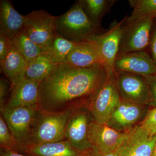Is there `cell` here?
I'll return each instance as SVG.
<instances>
[{
  "label": "cell",
  "instance_id": "cell-18",
  "mask_svg": "<svg viewBox=\"0 0 156 156\" xmlns=\"http://www.w3.org/2000/svg\"><path fill=\"white\" fill-rule=\"evenodd\" d=\"M65 63L81 68L102 65L97 50L88 41L78 43L67 56Z\"/></svg>",
  "mask_w": 156,
  "mask_h": 156
},
{
  "label": "cell",
  "instance_id": "cell-10",
  "mask_svg": "<svg viewBox=\"0 0 156 156\" xmlns=\"http://www.w3.org/2000/svg\"><path fill=\"white\" fill-rule=\"evenodd\" d=\"M118 89L121 99L150 107V91L145 78L126 72H117Z\"/></svg>",
  "mask_w": 156,
  "mask_h": 156
},
{
  "label": "cell",
  "instance_id": "cell-33",
  "mask_svg": "<svg viewBox=\"0 0 156 156\" xmlns=\"http://www.w3.org/2000/svg\"><path fill=\"white\" fill-rule=\"evenodd\" d=\"M151 156H156V143L154 147L153 151L152 154Z\"/></svg>",
  "mask_w": 156,
  "mask_h": 156
},
{
  "label": "cell",
  "instance_id": "cell-32",
  "mask_svg": "<svg viewBox=\"0 0 156 156\" xmlns=\"http://www.w3.org/2000/svg\"><path fill=\"white\" fill-rule=\"evenodd\" d=\"M151 51L152 58L156 65V29L154 31L151 41Z\"/></svg>",
  "mask_w": 156,
  "mask_h": 156
},
{
  "label": "cell",
  "instance_id": "cell-9",
  "mask_svg": "<svg viewBox=\"0 0 156 156\" xmlns=\"http://www.w3.org/2000/svg\"><path fill=\"white\" fill-rule=\"evenodd\" d=\"M93 120L88 105L74 108L68 119L66 126V139L82 152H86L92 148L88 132L90 123Z\"/></svg>",
  "mask_w": 156,
  "mask_h": 156
},
{
  "label": "cell",
  "instance_id": "cell-2",
  "mask_svg": "<svg viewBox=\"0 0 156 156\" xmlns=\"http://www.w3.org/2000/svg\"><path fill=\"white\" fill-rule=\"evenodd\" d=\"M55 22L59 35L76 43L85 41L99 33V27L89 19L78 1L64 14L56 16Z\"/></svg>",
  "mask_w": 156,
  "mask_h": 156
},
{
  "label": "cell",
  "instance_id": "cell-31",
  "mask_svg": "<svg viewBox=\"0 0 156 156\" xmlns=\"http://www.w3.org/2000/svg\"><path fill=\"white\" fill-rule=\"evenodd\" d=\"M0 156H32L29 155L23 154L13 150L5 148H0Z\"/></svg>",
  "mask_w": 156,
  "mask_h": 156
},
{
  "label": "cell",
  "instance_id": "cell-14",
  "mask_svg": "<svg viewBox=\"0 0 156 156\" xmlns=\"http://www.w3.org/2000/svg\"><path fill=\"white\" fill-rule=\"evenodd\" d=\"M115 69L117 72L131 73L144 77L156 74V65L144 50L117 56Z\"/></svg>",
  "mask_w": 156,
  "mask_h": 156
},
{
  "label": "cell",
  "instance_id": "cell-24",
  "mask_svg": "<svg viewBox=\"0 0 156 156\" xmlns=\"http://www.w3.org/2000/svg\"><path fill=\"white\" fill-rule=\"evenodd\" d=\"M133 11L130 17L144 16L156 17V0H131L128 1Z\"/></svg>",
  "mask_w": 156,
  "mask_h": 156
},
{
  "label": "cell",
  "instance_id": "cell-30",
  "mask_svg": "<svg viewBox=\"0 0 156 156\" xmlns=\"http://www.w3.org/2000/svg\"><path fill=\"white\" fill-rule=\"evenodd\" d=\"M86 156H118V155L116 151L110 153H103L92 147L89 151L86 152Z\"/></svg>",
  "mask_w": 156,
  "mask_h": 156
},
{
  "label": "cell",
  "instance_id": "cell-3",
  "mask_svg": "<svg viewBox=\"0 0 156 156\" xmlns=\"http://www.w3.org/2000/svg\"><path fill=\"white\" fill-rule=\"evenodd\" d=\"M72 110L60 112H48L39 110L28 145L25 147L66 140V126Z\"/></svg>",
  "mask_w": 156,
  "mask_h": 156
},
{
  "label": "cell",
  "instance_id": "cell-12",
  "mask_svg": "<svg viewBox=\"0 0 156 156\" xmlns=\"http://www.w3.org/2000/svg\"><path fill=\"white\" fill-rule=\"evenodd\" d=\"M128 132L117 131L106 124L94 120L89 126L88 137L92 147L103 153L116 151L128 135Z\"/></svg>",
  "mask_w": 156,
  "mask_h": 156
},
{
  "label": "cell",
  "instance_id": "cell-17",
  "mask_svg": "<svg viewBox=\"0 0 156 156\" xmlns=\"http://www.w3.org/2000/svg\"><path fill=\"white\" fill-rule=\"evenodd\" d=\"M73 146L67 140L27 147L20 153L32 156H86Z\"/></svg>",
  "mask_w": 156,
  "mask_h": 156
},
{
  "label": "cell",
  "instance_id": "cell-25",
  "mask_svg": "<svg viewBox=\"0 0 156 156\" xmlns=\"http://www.w3.org/2000/svg\"><path fill=\"white\" fill-rule=\"evenodd\" d=\"M0 146L2 148L17 151V141L6 122L1 115L0 116Z\"/></svg>",
  "mask_w": 156,
  "mask_h": 156
},
{
  "label": "cell",
  "instance_id": "cell-6",
  "mask_svg": "<svg viewBox=\"0 0 156 156\" xmlns=\"http://www.w3.org/2000/svg\"><path fill=\"white\" fill-rule=\"evenodd\" d=\"M127 18L121 22H115L104 33H98L87 41L91 43L97 50L101 64L108 74L115 71V64L122 38L123 24Z\"/></svg>",
  "mask_w": 156,
  "mask_h": 156
},
{
  "label": "cell",
  "instance_id": "cell-4",
  "mask_svg": "<svg viewBox=\"0 0 156 156\" xmlns=\"http://www.w3.org/2000/svg\"><path fill=\"white\" fill-rule=\"evenodd\" d=\"M121 100L117 84L116 72L108 74L103 83L88 104L94 121L100 124H107Z\"/></svg>",
  "mask_w": 156,
  "mask_h": 156
},
{
  "label": "cell",
  "instance_id": "cell-27",
  "mask_svg": "<svg viewBox=\"0 0 156 156\" xmlns=\"http://www.w3.org/2000/svg\"><path fill=\"white\" fill-rule=\"evenodd\" d=\"M9 82L3 78L0 79V110L5 106L9 92Z\"/></svg>",
  "mask_w": 156,
  "mask_h": 156
},
{
  "label": "cell",
  "instance_id": "cell-5",
  "mask_svg": "<svg viewBox=\"0 0 156 156\" xmlns=\"http://www.w3.org/2000/svg\"><path fill=\"white\" fill-rule=\"evenodd\" d=\"M38 111V108L30 107L4 108L1 110V115L17 141L18 152L28 145Z\"/></svg>",
  "mask_w": 156,
  "mask_h": 156
},
{
  "label": "cell",
  "instance_id": "cell-11",
  "mask_svg": "<svg viewBox=\"0 0 156 156\" xmlns=\"http://www.w3.org/2000/svg\"><path fill=\"white\" fill-rule=\"evenodd\" d=\"M149 108L122 100L106 124L120 132H128L142 122Z\"/></svg>",
  "mask_w": 156,
  "mask_h": 156
},
{
  "label": "cell",
  "instance_id": "cell-22",
  "mask_svg": "<svg viewBox=\"0 0 156 156\" xmlns=\"http://www.w3.org/2000/svg\"><path fill=\"white\" fill-rule=\"evenodd\" d=\"M80 4L89 19L99 27L101 19L115 1L107 0H80Z\"/></svg>",
  "mask_w": 156,
  "mask_h": 156
},
{
  "label": "cell",
  "instance_id": "cell-20",
  "mask_svg": "<svg viewBox=\"0 0 156 156\" xmlns=\"http://www.w3.org/2000/svg\"><path fill=\"white\" fill-rule=\"evenodd\" d=\"M78 43L64 38L57 34L50 45L42 48V54L54 64L65 63L67 56Z\"/></svg>",
  "mask_w": 156,
  "mask_h": 156
},
{
  "label": "cell",
  "instance_id": "cell-28",
  "mask_svg": "<svg viewBox=\"0 0 156 156\" xmlns=\"http://www.w3.org/2000/svg\"><path fill=\"white\" fill-rule=\"evenodd\" d=\"M11 45V41L5 36L0 34V64L5 60Z\"/></svg>",
  "mask_w": 156,
  "mask_h": 156
},
{
  "label": "cell",
  "instance_id": "cell-16",
  "mask_svg": "<svg viewBox=\"0 0 156 156\" xmlns=\"http://www.w3.org/2000/svg\"><path fill=\"white\" fill-rule=\"evenodd\" d=\"M26 15H21L9 0L0 1V34L12 40L22 31Z\"/></svg>",
  "mask_w": 156,
  "mask_h": 156
},
{
  "label": "cell",
  "instance_id": "cell-15",
  "mask_svg": "<svg viewBox=\"0 0 156 156\" xmlns=\"http://www.w3.org/2000/svg\"><path fill=\"white\" fill-rule=\"evenodd\" d=\"M40 83L21 78L11 84V95L4 108L30 107L38 108Z\"/></svg>",
  "mask_w": 156,
  "mask_h": 156
},
{
  "label": "cell",
  "instance_id": "cell-19",
  "mask_svg": "<svg viewBox=\"0 0 156 156\" xmlns=\"http://www.w3.org/2000/svg\"><path fill=\"white\" fill-rule=\"evenodd\" d=\"M28 64L24 57L11 44L5 58L1 65V70L11 85L22 78Z\"/></svg>",
  "mask_w": 156,
  "mask_h": 156
},
{
  "label": "cell",
  "instance_id": "cell-7",
  "mask_svg": "<svg viewBox=\"0 0 156 156\" xmlns=\"http://www.w3.org/2000/svg\"><path fill=\"white\" fill-rule=\"evenodd\" d=\"M154 18L144 16L127 18L118 56L144 50L149 44Z\"/></svg>",
  "mask_w": 156,
  "mask_h": 156
},
{
  "label": "cell",
  "instance_id": "cell-13",
  "mask_svg": "<svg viewBox=\"0 0 156 156\" xmlns=\"http://www.w3.org/2000/svg\"><path fill=\"white\" fill-rule=\"evenodd\" d=\"M156 143V135H151L140 124L128 131L116 153L118 156H151Z\"/></svg>",
  "mask_w": 156,
  "mask_h": 156
},
{
  "label": "cell",
  "instance_id": "cell-8",
  "mask_svg": "<svg viewBox=\"0 0 156 156\" xmlns=\"http://www.w3.org/2000/svg\"><path fill=\"white\" fill-rule=\"evenodd\" d=\"M56 16L45 10L34 11L26 15L22 31L41 48L50 45L57 35Z\"/></svg>",
  "mask_w": 156,
  "mask_h": 156
},
{
  "label": "cell",
  "instance_id": "cell-1",
  "mask_svg": "<svg viewBox=\"0 0 156 156\" xmlns=\"http://www.w3.org/2000/svg\"><path fill=\"white\" fill-rule=\"evenodd\" d=\"M107 76L101 64L85 68L67 63L56 65L40 83L39 110L63 112L89 104Z\"/></svg>",
  "mask_w": 156,
  "mask_h": 156
},
{
  "label": "cell",
  "instance_id": "cell-26",
  "mask_svg": "<svg viewBox=\"0 0 156 156\" xmlns=\"http://www.w3.org/2000/svg\"><path fill=\"white\" fill-rule=\"evenodd\" d=\"M140 125L151 135H156V107L149 110Z\"/></svg>",
  "mask_w": 156,
  "mask_h": 156
},
{
  "label": "cell",
  "instance_id": "cell-29",
  "mask_svg": "<svg viewBox=\"0 0 156 156\" xmlns=\"http://www.w3.org/2000/svg\"><path fill=\"white\" fill-rule=\"evenodd\" d=\"M145 78L150 91L151 101L150 107H156V74Z\"/></svg>",
  "mask_w": 156,
  "mask_h": 156
},
{
  "label": "cell",
  "instance_id": "cell-21",
  "mask_svg": "<svg viewBox=\"0 0 156 156\" xmlns=\"http://www.w3.org/2000/svg\"><path fill=\"white\" fill-rule=\"evenodd\" d=\"M56 65L41 54L28 63L22 78L41 82L50 74Z\"/></svg>",
  "mask_w": 156,
  "mask_h": 156
},
{
  "label": "cell",
  "instance_id": "cell-23",
  "mask_svg": "<svg viewBox=\"0 0 156 156\" xmlns=\"http://www.w3.org/2000/svg\"><path fill=\"white\" fill-rule=\"evenodd\" d=\"M11 41L12 44L28 63L42 54V48L29 38L23 31L17 34Z\"/></svg>",
  "mask_w": 156,
  "mask_h": 156
}]
</instances>
